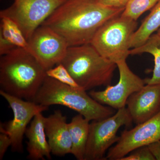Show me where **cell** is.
I'll use <instances>...</instances> for the list:
<instances>
[{
	"label": "cell",
	"instance_id": "obj_1",
	"mask_svg": "<svg viewBox=\"0 0 160 160\" xmlns=\"http://www.w3.org/2000/svg\"><path fill=\"white\" fill-rule=\"evenodd\" d=\"M124 10L106 7L97 0H66L42 25L56 32L69 47L86 45L104 23Z\"/></svg>",
	"mask_w": 160,
	"mask_h": 160
},
{
	"label": "cell",
	"instance_id": "obj_2",
	"mask_svg": "<svg viewBox=\"0 0 160 160\" xmlns=\"http://www.w3.org/2000/svg\"><path fill=\"white\" fill-rule=\"evenodd\" d=\"M46 70L29 52L16 47L0 59L1 90L32 101L47 77Z\"/></svg>",
	"mask_w": 160,
	"mask_h": 160
},
{
	"label": "cell",
	"instance_id": "obj_3",
	"mask_svg": "<svg viewBox=\"0 0 160 160\" xmlns=\"http://www.w3.org/2000/svg\"><path fill=\"white\" fill-rule=\"evenodd\" d=\"M61 63L86 91L110 85L117 67L115 63L101 55L91 44L69 47Z\"/></svg>",
	"mask_w": 160,
	"mask_h": 160
},
{
	"label": "cell",
	"instance_id": "obj_4",
	"mask_svg": "<svg viewBox=\"0 0 160 160\" xmlns=\"http://www.w3.org/2000/svg\"><path fill=\"white\" fill-rule=\"evenodd\" d=\"M33 102L42 106L58 105L77 112L90 121L111 116L115 109L100 104L82 88H76L49 77L45 79Z\"/></svg>",
	"mask_w": 160,
	"mask_h": 160
},
{
	"label": "cell",
	"instance_id": "obj_5",
	"mask_svg": "<svg viewBox=\"0 0 160 160\" xmlns=\"http://www.w3.org/2000/svg\"><path fill=\"white\" fill-rule=\"evenodd\" d=\"M137 26V21L120 15L104 23L90 44L103 57L117 65L126 61L129 55Z\"/></svg>",
	"mask_w": 160,
	"mask_h": 160
},
{
	"label": "cell",
	"instance_id": "obj_6",
	"mask_svg": "<svg viewBox=\"0 0 160 160\" xmlns=\"http://www.w3.org/2000/svg\"><path fill=\"white\" fill-rule=\"evenodd\" d=\"M132 118L126 107L118 109L111 116L90 123L89 137L86 144L84 160H106V151L119 136L117 132L122 126H132Z\"/></svg>",
	"mask_w": 160,
	"mask_h": 160
},
{
	"label": "cell",
	"instance_id": "obj_7",
	"mask_svg": "<svg viewBox=\"0 0 160 160\" xmlns=\"http://www.w3.org/2000/svg\"><path fill=\"white\" fill-rule=\"evenodd\" d=\"M66 0H14L0 12V17L14 21L28 40L33 32Z\"/></svg>",
	"mask_w": 160,
	"mask_h": 160
},
{
	"label": "cell",
	"instance_id": "obj_8",
	"mask_svg": "<svg viewBox=\"0 0 160 160\" xmlns=\"http://www.w3.org/2000/svg\"><path fill=\"white\" fill-rule=\"evenodd\" d=\"M0 95L7 101L13 113L12 120L6 124L1 123L0 132H5L11 139L12 151L21 153L23 151V137L28 124L36 115L48 110L49 107L13 96L2 90Z\"/></svg>",
	"mask_w": 160,
	"mask_h": 160
},
{
	"label": "cell",
	"instance_id": "obj_9",
	"mask_svg": "<svg viewBox=\"0 0 160 160\" xmlns=\"http://www.w3.org/2000/svg\"><path fill=\"white\" fill-rule=\"evenodd\" d=\"M160 140V111L151 118L122 132L116 144L108 150L106 159L120 160L135 149Z\"/></svg>",
	"mask_w": 160,
	"mask_h": 160
},
{
	"label": "cell",
	"instance_id": "obj_10",
	"mask_svg": "<svg viewBox=\"0 0 160 160\" xmlns=\"http://www.w3.org/2000/svg\"><path fill=\"white\" fill-rule=\"evenodd\" d=\"M28 41L32 55L46 71L61 63L69 48L60 35L45 25L38 27Z\"/></svg>",
	"mask_w": 160,
	"mask_h": 160
},
{
	"label": "cell",
	"instance_id": "obj_11",
	"mask_svg": "<svg viewBox=\"0 0 160 160\" xmlns=\"http://www.w3.org/2000/svg\"><path fill=\"white\" fill-rule=\"evenodd\" d=\"M119 72V80L114 86L108 85L105 90H92L89 95L100 104L118 110L126 107L128 98L146 85L142 79L131 71L126 61L117 64Z\"/></svg>",
	"mask_w": 160,
	"mask_h": 160
},
{
	"label": "cell",
	"instance_id": "obj_12",
	"mask_svg": "<svg viewBox=\"0 0 160 160\" xmlns=\"http://www.w3.org/2000/svg\"><path fill=\"white\" fill-rule=\"evenodd\" d=\"M126 106L136 125L151 118L160 111V84H146L129 96Z\"/></svg>",
	"mask_w": 160,
	"mask_h": 160
},
{
	"label": "cell",
	"instance_id": "obj_13",
	"mask_svg": "<svg viewBox=\"0 0 160 160\" xmlns=\"http://www.w3.org/2000/svg\"><path fill=\"white\" fill-rule=\"evenodd\" d=\"M44 124L52 154L64 156L71 153L72 144L66 116L61 110H56L45 118Z\"/></svg>",
	"mask_w": 160,
	"mask_h": 160
},
{
	"label": "cell",
	"instance_id": "obj_14",
	"mask_svg": "<svg viewBox=\"0 0 160 160\" xmlns=\"http://www.w3.org/2000/svg\"><path fill=\"white\" fill-rule=\"evenodd\" d=\"M45 117L42 112L35 116L26 129L25 135L28 139L27 158L32 160L51 159V152L45 131Z\"/></svg>",
	"mask_w": 160,
	"mask_h": 160
},
{
	"label": "cell",
	"instance_id": "obj_15",
	"mask_svg": "<svg viewBox=\"0 0 160 160\" xmlns=\"http://www.w3.org/2000/svg\"><path fill=\"white\" fill-rule=\"evenodd\" d=\"M90 121L78 114L72 119L68 127L72 141L71 154L78 160H84L86 144L89 137Z\"/></svg>",
	"mask_w": 160,
	"mask_h": 160
},
{
	"label": "cell",
	"instance_id": "obj_16",
	"mask_svg": "<svg viewBox=\"0 0 160 160\" xmlns=\"http://www.w3.org/2000/svg\"><path fill=\"white\" fill-rule=\"evenodd\" d=\"M160 28V0L137 29L132 38L131 49L142 46Z\"/></svg>",
	"mask_w": 160,
	"mask_h": 160
},
{
	"label": "cell",
	"instance_id": "obj_17",
	"mask_svg": "<svg viewBox=\"0 0 160 160\" xmlns=\"http://www.w3.org/2000/svg\"><path fill=\"white\" fill-rule=\"evenodd\" d=\"M148 53L154 58V66L151 78L145 79V84L160 85V36L157 33L152 35L142 46L130 49L129 55Z\"/></svg>",
	"mask_w": 160,
	"mask_h": 160
},
{
	"label": "cell",
	"instance_id": "obj_18",
	"mask_svg": "<svg viewBox=\"0 0 160 160\" xmlns=\"http://www.w3.org/2000/svg\"><path fill=\"white\" fill-rule=\"evenodd\" d=\"M0 35L15 47L26 50L32 55V52L28 40L14 21L9 18L1 17Z\"/></svg>",
	"mask_w": 160,
	"mask_h": 160
},
{
	"label": "cell",
	"instance_id": "obj_19",
	"mask_svg": "<svg viewBox=\"0 0 160 160\" xmlns=\"http://www.w3.org/2000/svg\"><path fill=\"white\" fill-rule=\"evenodd\" d=\"M159 0H129L122 16L137 21L143 13L152 9Z\"/></svg>",
	"mask_w": 160,
	"mask_h": 160
},
{
	"label": "cell",
	"instance_id": "obj_20",
	"mask_svg": "<svg viewBox=\"0 0 160 160\" xmlns=\"http://www.w3.org/2000/svg\"><path fill=\"white\" fill-rule=\"evenodd\" d=\"M46 72L47 76L57 80L60 82L73 88H81L62 63H60L56 65L55 67L48 69Z\"/></svg>",
	"mask_w": 160,
	"mask_h": 160
},
{
	"label": "cell",
	"instance_id": "obj_21",
	"mask_svg": "<svg viewBox=\"0 0 160 160\" xmlns=\"http://www.w3.org/2000/svg\"><path fill=\"white\" fill-rule=\"evenodd\" d=\"M120 160H156L149 146L140 147L132 151Z\"/></svg>",
	"mask_w": 160,
	"mask_h": 160
},
{
	"label": "cell",
	"instance_id": "obj_22",
	"mask_svg": "<svg viewBox=\"0 0 160 160\" xmlns=\"http://www.w3.org/2000/svg\"><path fill=\"white\" fill-rule=\"evenodd\" d=\"M11 139L9 135L4 132L0 133V160L3 159L9 146H11Z\"/></svg>",
	"mask_w": 160,
	"mask_h": 160
},
{
	"label": "cell",
	"instance_id": "obj_23",
	"mask_svg": "<svg viewBox=\"0 0 160 160\" xmlns=\"http://www.w3.org/2000/svg\"><path fill=\"white\" fill-rule=\"evenodd\" d=\"M106 7L115 9H125L129 0H97Z\"/></svg>",
	"mask_w": 160,
	"mask_h": 160
},
{
	"label": "cell",
	"instance_id": "obj_24",
	"mask_svg": "<svg viewBox=\"0 0 160 160\" xmlns=\"http://www.w3.org/2000/svg\"><path fill=\"white\" fill-rule=\"evenodd\" d=\"M156 160H160V140L148 146Z\"/></svg>",
	"mask_w": 160,
	"mask_h": 160
},
{
	"label": "cell",
	"instance_id": "obj_25",
	"mask_svg": "<svg viewBox=\"0 0 160 160\" xmlns=\"http://www.w3.org/2000/svg\"><path fill=\"white\" fill-rule=\"evenodd\" d=\"M157 33L160 36V28L158 29V30L157 31Z\"/></svg>",
	"mask_w": 160,
	"mask_h": 160
}]
</instances>
